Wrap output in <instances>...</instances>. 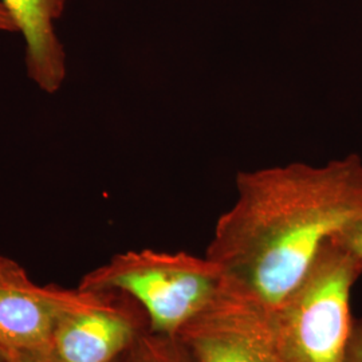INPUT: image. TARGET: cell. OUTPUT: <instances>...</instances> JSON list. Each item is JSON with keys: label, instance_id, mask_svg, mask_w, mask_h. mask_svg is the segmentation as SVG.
I'll use <instances>...</instances> for the list:
<instances>
[{"label": "cell", "instance_id": "6da1fadb", "mask_svg": "<svg viewBox=\"0 0 362 362\" xmlns=\"http://www.w3.org/2000/svg\"><path fill=\"white\" fill-rule=\"evenodd\" d=\"M206 257L269 308L309 270L321 247L362 211V158L291 163L236 176Z\"/></svg>", "mask_w": 362, "mask_h": 362}, {"label": "cell", "instance_id": "7a4b0ae2", "mask_svg": "<svg viewBox=\"0 0 362 362\" xmlns=\"http://www.w3.org/2000/svg\"><path fill=\"white\" fill-rule=\"evenodd\" d=\"M360 275L329 239L296 287L270 308L274 361H345L354 322L350 293Z\"/></svg>", "mask_w": 362, "mask_h": 362}, {"label": "cell", "instance_id": "3957f363", "mask_svg": "<svg viewBox=\"0 0 362 362\" xmlns=\"http://www.w3.org/2000/svg\"><path fill=\"white\" fill-rule=\"evenodd\" d=\"M224 272L207 257L132 250L82 276L81 290H118L143 308L149 330L177 336L181 327L218 294Z\"/></svg>", "mask_w": 362, "mask_h": 362}, {"label": "cell", "instance_id": "277c9868", "mask_svg": "<svg viewBox=\"0 0 362 362\" xmlns=\"http://www.w3.org/2000/svg\"><path fill=\"white\" fill-rule=\"evenodd\" d=\"M176 337L194 362H275L270 308L226 276Z\"/></svg>", "mask_w": 362, "mask_h": 362}, {"label": "cell", "instance_id": "5b68a950", "mask_svg": "<svg viewBox=\"0 0 362 362\" xmlns=\"http://www.w3.org/2000/svg\"><path fill=\"white\" fill-rule=\"evenodd\" d=\"M81 308L61 317L52 338L59 362H115L149 330L141 305L118 290L93 291Z\"/></svg>", "mask_w": 362, "mask_h": 362}, {"label": "cell", "instance_id": "8992f818", "mask_svg": "<svg viewBox=\"0 0 362 362\" xmlns=\"http://www.w3.org/2000/svg\"><path fill=\"white\" fill-rule=\"evenodd\" d=\"M90 290L37 285L16 260L0 254V348L50 349L61 317L81 308Z\"/></svg>", "mask_w": 362, "mask_h": 362}, {"label": "cell", "instance_id": "52a82bcc", "mask_svg": "<svg viewBox=\"0 0 362 362\" xmlns=\"http://www.w3.org/2000/svg\"><path fill=\"white\" fill-rule=\"evenodd\" d=\"M26 42L28 78L47 94H55L67 74L66 52L55 31L69 0H0Z\"/></svg>", "mask_w": 362, "mask_h": 362}, {"label": "cell", "instance_id": "ba28073f", "mask_svg": "<svg viewBox=\"0 0 362 362\" xmlns=\"http://www.w3.org/2000/svg\"><path fill=\"white\" fill-rule=\"evenodd\" d=\"M127 362H194L189 351L176 336L157 334L146 330L127 353Z\"/></svg>", "mask_w": 362, "mask_h": 362}, {"label": "cell", "instance_id": "9c48e42d", "mask_svg": "<svg viewBox=\"0 0 362 362\" xmlns=\"http://www.w3.org/2000/svg\"><path fill=\"white\" fill-rule=\"evenodd\" d=\"M330 240L354 260L362 274V211L339 228Z\"/></svg>", "mask_w": 362, "mask_h": 362}, {"label": "cell", "instance_id": "30bf717a", "mask_svg": "<svg viewBox=\"0 0 362 362\" xmlns=\"http://www.w3.org/2000/svg\"><path fill=\"white\" fill-rule=\"evenodd\" d=\"M7 362H59L52 349L4 350Z\"/></svg>", "mask_w": 362, "mask_h": 362}, {"label": "cell", "instance_id": "8fae6325", "mask_svg": "<svg viewBox=\"0 0 362 362\" xmlns=\"http://www.w3.org/2000/svg\"><path fill=\"white\" fill-rule=\"evenodd\" d=\"M344 362H362V320H354Z\"/></svg>", "mask_w": 362, "mask_h": 362}, {"label": "cell", "instance_id": "7c38bea8", "mask_svg": "<svg viewBox=\"0 0 362 362\" xmlns=\"http://www.w3.org/2000/svg\"><path fill=\"white\" fill-rule=\"evenodd\" d=\"M0 31L1 33H18V27L11 16V13H8V10L6 8V6L0 1Z\"/></svg>", "mask_w": 362, "mask_h": 362}, {"label": "cell", "instance_id": "4fadbf2b", "mask_svg": "<svg viewBox=\"0 0 362 362\" xmlns=\"http://www.w3.org/2000/svg\"><path fill=\"white\" fill-rule=\"evenodd\" d=\"M0 362H7V356L6 351L0 348Z\"/></svg>", "mask_w": 362, "mask_h": 362}, {"label": "cell", "instance_id": "5bb4252c", "mask_svg": "<svg viewBox=\"0 0 362 362\" xmlns=\"http://www.w3.org/2000/svg\"><path fill=\"white\" fill-rule=\"evenodd\" d=\"M115 362H127V354H125V356H122L121 358H118V360Z\"/></svg>", "mask_w": 362, "mask_h": 362}]
</instances>
